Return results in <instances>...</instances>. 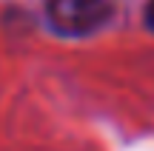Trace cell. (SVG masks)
I'll return each mask as SVG.
<instances>
[{
  "instance_id": "6da1fadb",
  "label": "cell",
  "mask_w": 154,
  "mask_h": 151,
  "mask_svg": "<svg viewBox=\"0 0 154 151\" xmlns=\"http://www.w3.org/2000/svg\"><path fill=\"white\" fill-rule=\"evenodd\" d=\"M49 23L63 37H88L111 17V0H49Z\"/></svg>"
},
{
  "instance_id": "7a4b0ae2",
  "label": "cell",
  "mask_w": 154,
  "mask_h": 151,
  "mask_svg": "<svg viewBox=\"0 0 154 151\" xmlns=\"http://www.w3.org/2000/svg\"><path fill=\"white\" fill-rule=\"evenodd\" d=\"M146 26L154 32V0H149V6H146Z\"/></svg>"
}]
</instances>
